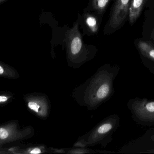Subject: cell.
Wrapping results in <instances>:
<instances>
[{
  "mask_svg": "<svg viewBox=\"0 0 154 154\" xmlns=\"http://www.w3.org/2000/svg\"><path fill=\"white\" fill-rule=\"evenodd\" d=\"M127 105L132 119L137 124L154 126V100L136 97L130 99Z\"/></svg>",
  "mask_w": 154,
  "mask_h": 154,
  "instance_id": "cell-1",
  "label": "cell"
},
{
  "mask_svg": "<svg viewBox=\"0 0 154 154\" xmlns=\"http://www.w3.org/2000/svg\"><path fill=\"white\" fill-rule=\"evenodd\" d=\"M131 0H116L109 26L111 29L119 28L126 19L129 14Z\"/></svg>",
  "mask_w": 154,
  "mask_h": 154,
  "instance_id": "cell-2",
  "label": "cell"
},
{
  "mask_svg": "<svg viewBox=\"0 0 154 154\" xmlns=\"http://www.w3.org/2000/svg\"><path fill=\"white\" fill-rule=\"evenodd\" d=\"M82 26L87 33L94 35L98 32L99 24L97 17L89 11H85L82 17Z\"/></svg>",
  "mask_w": 154,
  "mask_h": 154,
  "instance_id": "cell-3",
  "label": "cell"
},
{
  "mask_svg": "<svg viewBox=\"0 0 154 154\" xmlns=\"http://www.w3.org/2000/svg\"><path fill=\"white\" fill-rule=\"evenodd\" d=\"M147 0H131L129 10V19L131 25H133L139 17Z\"/></svg>",
  "mask_w": 154,
  "mask_h": 154,
  "instance_id": "cell-4",
  "label": "cell"
},
{
  "mask_svg": "<svg viewBox=\"0 0 154 154\" xmlns=\"http://www.w3.org/2000/svg\"><path fill=\"white\" fill-rule=\"evenodd\" d=\"M137 47L143 56L154 62V47L151 44L143 40H139Z\"/></svg>",
  "mask_w": 154,
  "mask_h": 154,
  "instance_id": "cell-5",
  "label": "cell"
},
{
  "mask_svg": "<svg viewBox=\"0 0 154 154\" xmlns=\"http://www.w3.org/2000/svg\"><path fill=\"white\" fill-rule=\"evenodd\" d=\"M111 0H90L88 8L93 11L99 15H101L105 11Z\"/></svg>",
  "mask_w": 154,
  "mask_h": 154,
  "instance_id": "cell-6",
  "label": "cell"
},
{
  "mask_svg": "<svg viewBox=\"0 0 154 154\" xmlns=\"http://www.w3.org/2000/svg\"><path fill=\"white\" fill-rule=\"evenodd\" d=\"M29 107L31 109L35 111L38 112V109L39 108V106L36 103L33 102H30L28 104Z\"/></svg>",
  "mask_w": 154,
  "mask_h": 154,
  "instance_id": "cell-7",
  "label": "cell"
},
{
  "mask_svg": "<svg viewBox=\"0 0 154 154\" xmlns=\"http://www.w3.org/2000/svg\"><path fill=\"white\" fill-rule=\"evenodd\" d=\"M8 136V132L5 129H0V138L1 139H6Z\"/></svg>",
  "mask_w": 154,
  "mask_h": 154,
  "instance_id": "cell-8",
  "label": "cell"
},
{
  "mask_svg": "<svg viewBox=\"0 0 154 154\" xmlns=\"http://www.w3.org/2000/svg\"><path fill=\"white\" fill-rule=\"evenodd\" d=\"M40 153H41V151H40V149L38 148L35 149L30 152V153L31 154H39Z\"/></svg>",
  "mask_w": 154,
  "mask_h": 154,
  "instance_id": "cell-9",
  "label": "cell"
},
{
  "mask_svg": "<svg viewBox=\"0 0 154 154\" xmlns=\"http://www.w3.org/2000/svg\"><path fill=\"white\" fill-rule=\"evenodd\" d=\"M7 100H8V98L7 97L3 96H0V102H1L6 101Z\"/></svg>",
  "mask_w": 154,
  "mask_h": 154,
  "instance_id": "cell-10",
  "label": "cell"
},
{
  "mask_svg": "<svg viewBox=\"0 0 154 154\" xmlns=\"http://www.w3.org/2000/svg\"><path fill=\"white\" fill-rule=\"evenodd\" d=\"M149 139L154 142V131H152V133L150 134V136H149Z\"/></svg>",
  "mask_w": 154,
  "mask_h": 154,
  "instance_id": "cell-11",
  "label": "cell"
},
{
  "mask_svg": "<svg viewBox=\"0 0 154 154\" xmlns=\"http://www.w3.org/2000/svg\"><path fill=\"white\" fill-rule=\"evenodd\" d=\"M4 72V70L2 66H0V74H2Z\"/></svg>",
  "mask_w": 154,
  "mask_h": 154,
  "instance_id": "cell-12",
  "label": "cell"
},
{
  "mask_svg": "<svg viewBox=\"0 0 154 154\" xmlns=\"http://www.w3.org/2000/svg\"><path fill=\"white\" fill-rule=\"evenodd\" d=\"M150 72L154 74V65H153V67H152V69H149Z\"/></svg>",
  "mask_w": 154,
  "mask_h": 154,
  "instance_id": "cell-13",
  "label": "cell"
},
{
  "mask_svg": "<svg viewBox=\"0 0 154 154\" xmlns=\"http://www.w3.org/2000/svg\"><path fill=\"white\" fill-rule=\"evenodd\" d=\"M7 1H8V0H0V3H1V4H2V3H4Z\"/></svg>",
  "mask_w": 154,
  "mask_h": 154,
  "instance_id": "cell-14",
  "label": "cell"
}]
</instances>
